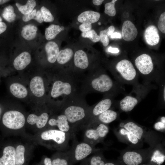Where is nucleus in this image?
Returning <instances> with one entry per match:
<instances>
[{
	"label": "nucleus",
	"mask_w": 165,
	"mask_h": 165,
	"mask_svg": "<svg viewBox=\"0 0 165 165\" xmlns=\"http://www.w3.org/2000/svg\"><path fill=\"white\" fill-rule=\"evenodd\" d=\"M81 93L65 100L61 105V113L66 117L74 133L84 129L89 120L90 106Z\"/></svg>",
	"instance_id": "nucleus-1"
},
{
	"label": "nucleus",
	"mask_w": 165,
	"mask_h": 165,
	"mask_svg": "<svg viewBox=\"0 0 165 165\" xmlns=\"http://www.w3.org/2000/svg\"><path fill=\"white\" fill-rule=\"evenodd\" d=\"M124 91L121 84L102 71L92 72L84 76L81 89V93L84 95L89 93H98L114 96Z\"/></svg>",
	"instance_id": "nucleus-2"
},
{
	"label": "nucleus",
	"mask_w": 165,
	"mask_h": 165,
	"mask_svg": "<svg viewBox=\"0 0 165 165\" xmlns=\"http://www.w3.org/2000/svg\"><path fill=\"white\" fill-rule=\"evenodd\" d=\"M61 75L60 78L53 82L50 95L54 98L61 97L63 103L68 98L81 93L83 79H79L80 75L73 72L65 71Z\"/></svg>",
	"instance_id": "nucleus-3"
},
{
	"label": "nucleus",
	"mask_w": 165,
	"mask_h": 165,
	"mask_svg": "<svg viewBox=\"0 0 165 165\" xmlns=\"http://www.w3.org/2000/svg\"><path fill=\"white\" fill-rule=\"evenodd\" d=\"M113 75L120 84H126L133 86L139 83L138 75L134 67L129 60L122 59L116 63Z\"/></svg>",
	"instance_id": "nucleus-4"
},
{
	"label": "nucleus",
	"mask_w": 165,
	"mask_h": 165,
	"mask_svg": "<svg viewBox=\"0 0 165 165\" xmlns=\"http://www.w3.org/2000/svg\"><path fill=\"white\" fill-rule=\"evenodd\" d=\"M132 91L126 95L119 102L121 110L124 112H129L145 97L153 87L150 83H139L133 86Z\"/></svg>",
	"instance_id": "nucleus-5"
},
{
	"label": "nucleus",
	"mask_w": 165,
	"mask_h": 165,
	"mask_svg": "<svg viewBox=\"0 0 165 165\" xmlns=\"http://www.w3.org/2000/svg\"><path fill=\"white\" fill-rule=\"evenodd\" d=\"M134 64L140 75L145 80V83H150L153 81L158 83L164 77L159 76L155 72L152 58L148 54L143 53L138 56L134 60Z\"/></svg>",
	"instance_id": "nucleus-6"
},
{
	"label": "nucleus",
	"mask_w": 165,
	"mask_h": 165,
	"mask_svg": "<svg viewBox=\"0 0 165 165\" xmlns=\"http://www.w3.org/2000/svg\"><path fill=\"white\" fill-rule=\"evenodd\" d=\"M84 129V141L93 147L105 138L109 131L106 125L98 122L90 123Z\"/></svg>",
	"instance_id": "nucleus-7"
},
{
	"label": "nucleus",
	"mask_w": 165,
	"mask_h": 165,
	"mask_svg": "<svg viewBox=\"0 0 165 165\" xmlns=\"http://www.w3.org/2000/svg\"><path fill=\"white\" fill-rule=\"evenodd\" d=\"M75 137L68 133L54 129L46 130L41 135V137L43 140L53 142L58 146L60 150L65 151L69 148L70 139H73Z\"/></svg>",
	"instance_id": "nucleus-8"
},
{
	"label": "nucleus",
	"mask_w": 165,
	"mask_h": 165,
	"mask_svg": "<svg viewBox=\"0 0 165 165\" xmlns=\"http://www.w3.org/2000/svg\"><path fill=\"white\" fill-rule=\"evenodd\" d=\"M2 122L4 126L6 128L17 130L23 127L25 123V118L24 115L21 112L11 110L4 114Z\"/></svg>",
	"instance_id": "nucleus-9"
},
{
	"label": "nucleus",
	"mask_w": 165,
	"mask_h": 165,
	"mask_svg": "<svg viewBox=\"0 0 165 165\" xmlns=\"http://www.w3.org/2000/svg\"><path fill=\"white\" fill-rule=\"evenodd\" d=\"M73 139L72 146L69 151L70 156L74 157L75 160H82L94 151V147L88 143L84 141L79 142L75 137Z\"/></svg>",
	"instance_id": "nucleus-10"
},
{
	"label": "nucleus",
	"mask_w": 165,
	"mask_h": 165,
	"mask_svg": "<svg viewBox=\"0 0 165 165\" xmlns=\"http://www.w3.org/2000/svg\"><path fill=\"white\" fill-rule=\"evenodd\" d=\"M114 97L111 95H104L102 100L95 104L90 106L87 125L100 114L110 109L113 103Z\"/></svg>",
	"instance_id": "nucleus-11"
},
{
	"label": "nucleus",
	"mask_w": 165,
	"mask_h": 165,
	"mask_svg": "<svg viewBox=\"0 0 165 165\" xmlns=\"http://www.w3.org/2000/svg\"><path fill=\"white\" fill-rule=\"evenodd\" d=\"M48 122L50 126H56L58 127V130L68 133L73 137L75 136V134L68 122L66 117L62 113L57 116L56 118L50 119Z\"/></svg>",
	"instance_id": "nucleus-12"
},
{
	"label": "nucleus",
	"mask_w": 165,
	"mask_h": 165,
	"mask_svg": "<svg viewBox=\"0 0 165 165\" xmlns=\"http://www.w3.org/2000/svg\"><path fill=\"white\" fill-rule=\"evenodd\" d=\"M122 36L123 39L127 42L131 41L136 37L138 32L134 24L127 20L123 22L122 27Z\"/></svg>",
	"instance_id": "nucleus-13"
},
{
	"label": "nucleus",
	"mask_w": 165,
	"mask_h": 165,
	"mask_svg": "<svg viewBox=\"0 0 165 165\" xmlns=\"http://www.w3.org/2000/svg\"><path fill=\"white\" fill-rule=\"evenodd\" d=\"M15 149L11 146L3 148L0 156V165H16Z\"/></svg>",
	"instance_id": "nucleus-14"
},
{
	"label": "nucleus",
	"mask_w": 165,
	"mask_h": 165,
	"mask_svg": "<svg viewBox=\"0 0 165 165\" xmlns=\"http://www.w3.org/2000/svg\"><path fill=\"white\" fill-rule=\"evenodd\" d=\"M144 37L147 43L151 46L157 44L160 41L158 30L154 25H150L146 28L144 33Z\"/></svg>",
	"instance_id": "nucleus-15"
},
{
	"label": "nucleus",
	"mask_w": 165,
	"mask_h": 165,
	"mask_svg": "<svg viewBox=\"0 0 165 165\" xmlns=\"http://www.w3.org/2000/svg\"><path fill=\"white\" fill-rule=\"evenodd\" d=\"M30 87L32 93L37 97H42L45 93L43 80L40 76H36L33 78L30 82Z\"/></svg>",
	"instance_id": "nucleus-16"
},
{
	"label": "nucleus",
	"mask_w": 165,
	"mask_h": 165,
	"mask_svg": "<svg viewBox=\"0 0 165 165\" xmlns=\"http://www.w3.org/2000/svg\"><path fill=\"white\" fill-rule=\"evenodd\" d=\"M74 63L75 66L80 70H85L89 65V58L87 54L84 51H77L74 56Z\"/></svg>",
	"instance_id": "nucleus-17"
},
{
	"label": "nucleus",
	"mask_w": 165,
	"mask_h": 165,
	"mask_svg": "<svg viewBox=\"0 0 165 165\" xmlns=\"http://www.w3.org/2000/svg\"><path fill=\"white\" fill-rule=\"evenodd\" d=\"M45 50L48 61L51 63H54L57 61L60 51L57 44L53 41L48 42L45 46Z\"/></svg>",
	"instance_id": "nucleus-18"
},
{
	"label": "nucleus",
	"mask_w": 165,
	"mask_h": 165,
	"mask_svg": "<svg viewBox=\"0 0 165 165\" xmlns=\"http://www.w3.org/2000/svg\"><path fill=\"white\" fill-rule=\"evenodd\" d=\"M31 61V57L30 54L27 52H24L15 58L13 61V66L17 70H22L29 64Z\"/></svg>",
	"instance_id": "nucleus-19"
},
{
	"label": "nucleus",
	"mask_w": 165,
	"mask_h": 165,
	"mask_svg": "<svg viewBox=\"0 0 165 165\" xmlns=\"http://www.w3.org/2000/svg\"><path fill=\"white\" fill-rule=\"evenodd\" d=\"M49 117V114L46 112H44L39 116L32 114L28 116L27 121L31 125L36 123L37 127L41 129L46 125L48 121Z\"/></svg>",
	"instance_id": "nucleus-20"
},
{
	"label": "nucleus",
	"mask_w": 165,
	"mask_h": 165,
	"mask_svg": "<svg viewBox=\"0 0 165 165\" xmlns=\"http://www.w3.org/2000/svg\"><path fill=\"white\" fill-rule=\"evenodd\" d=\"M117 112L109 109L101 113L92 120L89 124L92 122H98L104 124H108L115 120L117 118Z\"/></svg>",
	"instance_id": "nucleus-21"
},
{
	"label": "nucleus",
	"mask_w": 165,
	"mask_h": 165,
	"mask_svg": "<svg viewBox=\"0 0 165 165\" xmlns=\"http://www.w3.org/2000/svg\"><path fill=\"white\" fill-rule=\"evenodd\" d=\"M99 13L93 11H86L81 13L78 17L79 22L91 24L97 22L100 17Z\"/></svg>",
	"instance_id": "nucleus-22"
},
{
	"label": "nucleus",
	"mask_w": 165,
	"mask_h": 165,
	"mask_svg": "<svg viewBox=\"0 0 165 165\" xmlns=\"http://www.w3.org/2000/svg\"><path fill=\"white\" fill-rule=\"evenodd\" d=\"M123 159L124 163L127 165H138L142 161V158L140 154L134 151L126 152Z\"/></svg>",
	"instance_id": "nucleus-23"
},
{
	"label": "nucleus",
	"mask_w": 165,
	"mask_h": 165,
	"mask_svg": "<svg viewBox=\"0 0 165 165\" xmlns=\"http://www.w3.org/2000/svg\"><path fill=\"white\" fill-rule=\"evenodd\" d=\"M10 91L15 97L19 98H23L28 94V90L23 85L18 83H14L10 86Z\"/></svg>",
	"instance_id": "nucleus-24"
},
{
	"label": "nucleus",
	"mask_w": 165,
	"mask_h": 165,
	"mask_svg": "<svg viewBox=\"0 0 165 165\" xmlns=\"http://www.w3.org/2000/svg\"><path fill=\"white\" fill-rule=\"evenodd\" d=\"M37 30L36 26L32 24H27L23 27L21 35L25 39L31 40L35 37Z\"/></svg>",
	"instance_id": "nucleus-25"
},
{
	"label": "nucleus",
	"mask_w": 165,
	"mask_h": 165,
	"mask_svg": "<svg viewBox=\"0 0 165 165\" xmlns=\"http://www.w3.org/2000/svg\"><path fill=\"white\" fill-rule=\"evenodd\" d=\"M73 52L70 48H66L59 51L57 61L61 65L68 63L72 58Z\"/></svg>",
	"instance_id": "nucleus-26"
},
{
	"label": "nucleus",
	"mask_w": 165,
	"mask_h": 165,
	"mask_svg": "<svg viewBox=\"0 0 165 165\" xmlns=\"http://www.w3.org/2000/svg\"><path fill=\"white\" fill-rule=\"evenodd\" d=\"M124 128L128 132L140 139L143 135V130L140 127L134 122L130 121L127 123L124 126Z\"/></svg>",
	"instance_id": "nucleus-27"
},
{
	"label": "nucleus",
	"mask_w": 165,
	"mask_h": 165,
	"mask_svg": "<svg viewBox=\"0 0 165 165\" xmlns=\"http://www.w3.org/2000/svg\"><path fill=\"white\" fill-rule=\"evenodd\" d=\"M62 31L61 27L55 24H51L46 28L45 31V38L50 40L54 38L56 36Z\"/></svg>",
	"instance_id": "nucleus-28"
},
{
	"label": "nucleus",
	"mask_w": 165,
	"mask_h": 165,
	"mask_svg": "<svg viewBox=\"0 0 165 165\" xmlns=\"http://www.w3.org/2000/svg\"><path fill=\"white\" fill-rule=\"evenodd\" d=\"M19 11L24 15L29 14L33 10L36 5V2L34 0H28L25 5H22L19 3L15 4Z\"/></svg>",
	"instance_id": "nucleus-29"
},
{
	"label": "nucleus",
	"mask_w": 165,
	"mask_h": 165,
	"mask_svg": "<svg viewBox=\"0 0 165 165\" xmlns=\"http://www.w3.org/2000/svg\"><path fill=\"white\" fill-rule=\"evenodd\" d=\"M24 147L22 145H18L15 150L16 165H23L25 162Z\"/></svg>",
	"instance_id": "nucleus-30"
},
{
	"label": "nucleus",
	"mask_w": 165,
	"mask_h": 165,
	"mask_svg": "<svg viewBox=\"0 0 165 165\" xmlns=\"http://www.w3.org/2000/svg\"><path fill=\"white\" fill-rule=\"evenodd\" d=\"M2 16L8 22L14 21L15 19L16 15L14 12L13 7L9 5L5 7L2 12Z\"/></svg>",
	"instance_id": "nucleus-31"
},
{
	"label": "nucleus",
	"mask_w": 165,
	"mask_h": 165,
	"mask_svg": "<svg viewBox=\"0 0 165 165\" xmlns=\"http://www.w3.org/2000/svg\"><path fill=\"white\" fill-rule=\"evenodd\" d=\"M82 37L88 38L94 42H96L100 40L99 36L94 30L91 29L88 31L82 32L81 34Z\"/></svg>",
	"instance_id": "nucleus-32"
},
{
	"label": "nucleus",
	"mask_w": 165,
	"mask_h": 165,
	"mask_svg": "<svg viewBox=\"0 0 165 165\" xmlns=\"http://www.w3.org/2000/svg\"><path fill=\"white\" fill-rule=\"evenodd\" d=\"M117 0H113L111 2L106 3L105 6V13L109 16H113L116 13V11L115 7V2Z\"/></svg>",
	"instance_id": "nucleus-33"
},
{
	"label": "nucleus",
	"mask_w": 165,
	"mask_h": 165,
	"mask_svg": "<svg viewBox=\"0 0 165 165\" xmlns=\"http://www.w3.org/2000/svg\"><path fill=\"white\" fill-rule=\"evenodd\" d=\"M40 12L43 21L45 22H53L54 20V17L50 11L44 6L41 7Z\"/></svg>",
	"instance_id": "nucleus-34"
},
{
	"label": "nucleus",
	"mask_w": 165,
	"mask_h": 165,
	"mask_svg": "<svg viewBox=\"0 0 165 165\" xmlns=\"http://www.w3.org/2000/svg\"><path fill=\"white\" fill-rule=\"evenodd\" d=\"M65 157H63V153H62V157H57L51 160L52 165H68V161L66 158L67 154V151H66Z\"/></svg>",
	"instance_id": "nucleus-35"
},
{
	"label": "nucleus",
	"mask_w": 165,
	"mask_h": 165,
	"mask_svg": "<svg viewBox=\"0 0 165 165\" xmlns=\"http://www.w3.org/2000/svg\"><path fill=\"white\" fill-rule=\"evenodd\" d=\"M165 156L159 152H156L151 158V161L156 163L158 165L162 163L165 160Z\"/></svg>",
	"instance_id": "nucleus-36"
},
{
	"label": "nucleus",
	"mask_w": 165,
	"mask_h": 165,
	"mask_svg": "<svg viewBox=\"0 0 165 165\" xmlns=\"http://www.w3.org/2000/svg\"><path fill=\"white\" fill-rule=\"evenodd\" d=\"M100 40L105 46H107L109 42L108 36L107 33V30L101 31L100 33Z\"/></svg>",
	"instance_id": "nucleus-37"
},
{
	"label": "nucleus",
	"mask_w": 165,
	"mask_h": 165,
	"mask_svg": "<svg viewBox=\"0 0 165 165\" xmlns=\"http://www.w3.org/2000/svg\"><path fill=\"white\" fill-rule=\"evenodd\" d=\"M158 27L159 30L163 33H165V12L163 13L160 16L158 23Z\"/></svg>",
	"instance_id": "nucleus-38"
},
{
	"label": "nucleus",
	"mask_w": 165,
	"mask_h": 165,
	"mask_svg": "<svg viewBox=\"0 0 165 165\" xmlns=\"http://www.w3.org/2000/svg\"><path fill=\"white\" fill-rule=\"evenodd\" d=\"M105 164L100 156H94L90 159V165H105Z\"/></svg>",
	"instance_id": "nucleus-39"
},
{
	"label": "nucleus",
	"mask_w": 165,
	"mask_h": 165,
	"mask_svg": "<svg viewBox=\"0 0 165 165\" xmlns=\"http://www.w3.org/2000/svg\"><path fill=\"white\" fill-rule=\"evenodd\" d=\"M37 12L36 9H34L29 14L24 15L22 16V20L24 22H27L30 20L34 19Z\"/></svg>",
	"instance_id": "nucleus-40"
},
{
	"label": "nucleus",
	"mask_w": 165,
	"mask_h": 165,
	"mask_svg": "<svg viewBox=\"0 0 165 165\" xmlns=\"http://www.w3.org/2000/svg\"><path fill=\"white\" fill-rule=\"evenodd\" d=\"M91 28V24L89 23H82L79 26V29L82 32L90 30Z\"/></svg>",
	"instance_id": "nucleus-41"
},
{
	"label": "nucleus",
	"mask_w": 165,
	"mask_h": 165,
	"mask_svg": "<svg viewBox=\"0 0 165 165\" xmlns=\"http://www.w3.org/2000/svg\"><path fill=\"white\" fill-rule=\"evenodd\" d=\"M127 135L129 140L134 144H137L138 141V138L134 135L128 132Z\"/></svg>",
	"instance_id": "nucleus-42"
},
{
	"label": "nucleus",
	"mask_w": 165,
	"mask_h": 165,
	"mask_svg": "<svg viewBox=\"0 0 165 165\" xmlns=\"http://www.w3.org/2000/svg\"><path fill=\"white\" fill-rule=\"evenodd\" d=\"M154 128L157 130L164 129L165 124L161 121L155 123L154 125Z\"/></svg>",
	"instance_id": "nucleus-43"
},
{
	"label": "nucleus",
	"mask_w": 165,
	"mask_h": 165,
	"mask_svg": "<svg viewBox=\"0 0 165 165\" xmlns=\"http://www.w3.org/2000/svg\"><path fill=\"white\" fill-rule=\"evenodd\" d=\"M34 19L39 23H42L43 22V20L40 11L38 10L37 11L35 16Z\"/></svg>",
	"instance_id": "nucleus-44"
},
{
	"label": "nucleus",
	"mask_w": 165,
	"mask_h": 165,
	"mask_svg": "<svg viewBox=\"0 0 165 165\" xmlns=\"http://www.w3.org/2000/svg\"><path fill=\"white\" fill-rule=\"evenodd\" d=\"M7 28V25L5 22H0V35L6 31Z\"/></svg>",
	"instance_id": "nucleus-45"
},
{
	"label": "nucleus",
	"mask_w": 165,
	"mask_h": 165,
	"mask_svg": "<svg viewBox=\"0 0 165 165\" xmlns=\"http://www.w3.org/2000/svg\"><path fill=\"white\" fill-rule=\"evenodd\" d=\"M107 30V33L108 36H110L113 33L115 30V28L113 26H111L109 27Z\"/></svg>",
	"instance_id": "nucleus-46"
},
{
	"label": "nucleus",
	"mask_w": 165,
	"mask_h": 165,
	"mask_svg": "<svg viewBox=\"0 0 165 165\" xmlns=\"http://www.w3.org/2000/svg\"><path fill=\"white\" fill-rule=\"evenodd\" d=\"M108 51L112 53H117L119 52V50L118 48L110 47L108 48Z\"/></svg>",
	"instance_id": "nucleus-47"
},
{
	"label": "nucleus",
	"mask_w": 165,
	"mask_h": 165,
	"mask_svg": "<svg viewBox=\"0 0 165 165\" xmlns=\"http://www.w3.org/2000/svg\"><path fill=\"white\" fill-rule=\"evenodd\" d=\"M44 165H52L51 159L48 157L45 158L43 161Z\"/></svg>",
	"instance_id": "nucleus-48"
},
{
	"label": "nucleus",
	"mask_w": 165,
	"mask_h": 165,
	"mask_svg": "<svg viewBox=\"0 0 165 165\" xmlns=\"http://www.w3.org/2000/svg\"><path fill=\"white\" fill-rule=\"evenodd\" d=\"M111 38H121V34L119 32H114L110 35Z\"/></svg>",
	"instance_id": "nucleus-49"
},
{
	"label": "nucleus",
	"mask_w": 165,
	"mask_h": 165,
	"mask_svg": "<svg viewBox=\"0 0 165 165\" xmlns=\"http://www.w3.org/2000/svg\"><path fill=\"white\" fill-rule=\"evenodd\" d=\"M103 1V0H93L92 1V2L93 3L94 5L99 6L102 3Z\"/></svg>",
	"instance_id": "nucleus-50"
},
{
	"label": "nucleus",
	"mask_w": 165,
	"mask_h": 165,
	"mask_svg": "<svg viewBox=\"0 0 165 165\" xmlns=\"http://www.w3.org/2000/svg\"><path fill=\"white\" fill-rule=\"evenodd\" d=\"M128 132L126 130L123 129H122L120 130L121 134L123 135H127Z\"/></svg>",
	"instance_id": "nucleus-51"
},
{
	"label": "nucleus",
	"mask_w": 165,
	"mask_h": 165,
	"mask_svg": "<svg viewBox=\"0 0 165 165\" xmlns=\"http://www.w3.org/2000/svg\"><path fill=\"white\" fill-rule=\"evenodd\" d=\"M9 1L10 0H0V5L3 4Z\"/></svg>",
	"instance_id": "nucleus-52"
},
{
	"label": "nucleus",
	"mask_w": 165,
	"mask_h": 165,
	"mask_svg": "<svg viewBox=\"0 0 165 165\" xmlns=\"http://www.w3.org/2000/svg\"><path fill=\"white\" fill-rule=\"evenodd\" d=\"M161 121L164 123H165V117L163 116L161 118Z\"/></svg>",
	"instance_id": "nucleus-53"
},
{
	"label": "nucleus",
	"mask_w": 165,
	"mask_h": 165,
	"mask_svg": "<svg viewBox=\"0 0 165 165\" xmlns=\"http://www.w3.org/2000/svg\"><path fill=\"white\" fill-rule=\"evenodd\" d=\"M105 165H115L114 164L111 163H107L105 164Z\"/></svg>",
	"instance_id": "nucleus-54"
},
{
	"label": "nucleus",
	"mask_w": 165,
	"mask_h": 165,
	"mask_svg": "<svg viewBox=\"0 0 165 165\" xmlns=\"http://www.w3.org/2000/svg\"><path fill=\"white\" fill-rule=\"evenodd\" d=\"M2 17H1V16H0V22L2 21Z\"/></svg>",
	"instance_id": "nucleus-55"
},
{
	"label": "nucleus",
	"mask_w": 165,
	"mask_h": 165,
	"mask_svg": "<svg viewBox=\"0 0 165 165\" xmlns=\"http://www.w3.org/2000/svg\"><path fill=\"white\" fill-rule=\"evenodd\" d=\"M98 24L99 25H100L101 24V23L100 22H99Z\"/></svg>",
	"instance_id": "nucleus-56"
},
{
	"label": "nucleus",
	"mask_w": 165,
	"mask_h": 165,
	"mask_svg": "<svg viewBox=\"0 0 165 165\" xmlns=\"http://www.w3.org/2000/svg\"></svg>",
	"instance_id": "nucleus-57"
}]
</instances>
